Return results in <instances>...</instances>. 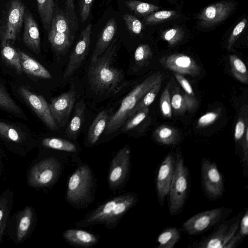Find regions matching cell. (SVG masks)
<instances>
[{
    "label": "cell",
    "mask_w": 248,
    "mask_h": 248,
    "mask_svg": "<svg viewBox=\"0 0 248 248\" xmlns=\"http://www.w3.org/2000/svg\"><path fill=\"white\" fill-rule=\"evenodd\" d=\"M119 43L114 39L109 46L95 61L91 62L88 70L89 82L92 89L100 93L118 90L124 80L123 72L115 67Z\"/></svg>",
    "instance_id": "6da1fadb"
},
{
    "label": "cell",
    "mask_w": 248,
    "mask_h": 248,
    "mask_svg": "<svg viewBox=\"0 0 248 248\" xmlns=\"http://www.w3.org/2000/svg\"><path fill=\"white\" fill-rule=\"evenodd\" d=\"M138 201L137 195L134 193L116 196L88 212L75 226L84 228L101 224L108 229H113Z\"/></svg>",
    "instance_id": "7a4b0ae2"
},
{
    "label": "cell",
    "mask_w": 248,
    "mask_h": 248,
    "mask_svg": "<svg viewBox=\"0 0 248 248\" xmlns=\"http://www.w3.org/2000/svg\"><path fill=\"white\" fill-rule=\"evenodd\" d=\"M163 77L160 72L154 73L133 89L122 100L118 110L109 117L105 134H112L120 128L143 96L155 84L163 80Z\"/></svg>",
    "instance_id": "3957f363"
},
{
    "label": "cell",
    "mask_w": 248,
    "mask_h": 248,
    "mask_svg": "<svg viewBox=\"0 0 248 248\" xmlns=\"http://www.w3.org/2000/svg\"><path fill=\"white\" fill-rule=\"evenodd\" d=\"M95 181L90 167H78L69 178L66 193L67 202L77 208H84L93 201Z\"/></svg>",
    "instance_id": "277c9868"
},
{
    "label": "cell",
    "mask_w": 248,
    "mask_h": 248,
    "mask_svg": "<svg viewBox=\"0 0 248 248\" xmlns=\"http://www.w3.org/2000/svg\"><path fill=\"white\" fill-rule=\"evenodd\" d=\"M189 187V172L182 155L175 157L174 175L169 190V211L171 215L179 214L186 202Z\"/></svg>",
    "instance_id": "5b68a950"
},
{
    "label": "cell",
    "mask_w": 248,
    "mask_h": 248,
    "mask_svg": "<svg viewBox=\"0 0 248 248\" xmlns=\"http://www.w3.org/2000/svg\"><path fill=\"white\" fill-rule=\"evenodd\" d=\"M25 11L20 0H10L6 4L0 19L1 46L16 40L23 24Z\"/></svg>",
    "instance_id": "8992f818"
},
{
    "label": "cell",
    "mask_w": 248,
    "mask_h": 248,
    "mask_svg": "<svg viewBox=\"0 0 248 248\" xmlns=\"http://www.w3.org/2000/svg\"><path fill=\"white\" fill-rule=\"evenodd\" d=\"M230 209L217 208L200 212L183 224L184 231L189 235H197L209 230L223 221L230 214Z\"/></svg>",
    "instance_id": "52a82bcc"
},
{
    "label": "cell",
    "mask_w": 248,
    "mask_h": 248,
    "mask_svg": "<svg viewBox=\"0 0 248 248\" xmlns=\"http://www.w3.org/2000/svg\"><path fill=\"white\" fill-rule=\"evenodd\" d=\"M131 160V149L125 145L119 150L111 161L108 175L110 189L116 190L126 180L129 173Z\"/></svg>",
    "instance_id": "ba28073f"
},
{
    "label": "cell",
    "mask_w": 248,
    "mask_h": 248,
    "mask_svg": "<svg viewBox=\"0 0 248 248\" xmlns=\"http://www.w3.org/2000/svg\"><path fill=\"white\" fill-rule=\"evenodd\" d=\"M203 190L208 198L216 200L223 194V178L216 164L209 159L203 160L201 166Z\"/></svg>",
    "instance_id": "9c48e42d"
},
{
    "label": "cell",
    "mask_w": 248,
    "mask_h": 248,
    "mask_svg": "<svg viewBox=\"0 0 248 248\" xmlns=\"http://www.w3.org/2000/svg\"><path fill=\"white\" fill-rule=\"evenodd\" d=\"M239 218L221 223L207 237L196 245L202 248H224L239 228Z\"/></svg>",
    "instance_id": "30bf717a"
},
{
    "label": "cell",
    "mask_w": 248,
    "mask_h": 248,
    "mask_svg": "<svg viewBox=\"0 0 248 248\" xmlns=\"http://www.w3.org/2000/svg\"><path fill=\"white\" fill-rule=\"evenodd\" d=\"M76 98V92L72 85L68 91L51 99L48 106L58 126L62 127L66 124L73 108Z\"/></svg>",
    "instance_id": "8fae6325"
},
{
    "label": "cell",
    "mask_w": 248,
    "mask_h": 248,
    "mask_svg": "<svg viewBox=\"0 0 248 248\" xmlns=\"http://www.w3.org/2000/svg\"><path fill=\"white\" fill-rule=\"evenodd\" d=\"M93 25L89 23L81 31L80 37L71 53L67 66L63 77L66 78L71 76L80 66L88 53Z\"/></svg>",
    "instance_id": "7c38bea8"
},
{
    "label": "cell",
    "mask_w": 248,
    "mask_h": 248,
    "mask_svg": "<svg viewBox=\"0 0 248 248\" xmlns=\"http://www.w3.org/2000/svg\"><path fill=\"white\" fill-rule=\"evenodd\" d=\"M19 92L24 100L45 124L50 129L56 130L58 125L51 115L48 104L44 97L31 92L24 86L19 88Z\"/></svg>",
    "instance_id": "4fadbf2b"
},
{
    "label": "cell",
    "mask_w": 248,
    "mask_h": 248,
    "mask_svg": "<svg viewBox=\"0 0 248 248\" xmlns=\"http://www.w3.org/2000/svg\"><path fill=\"white\" fill-rule=\"evenodd\" d=\"M175 158L171 154L164 159L159 168L156 180L157 196L160 205L164 203L166 196L169 194L174 175Z\"/></svg>",
    "instance_id": "5bb4252c"
},
{
    "label": "cell",
    "mask_w": 248,
    "mask_h": 248,
    "mask_svg": "<svg viewBox=\"0 0 248 248\" xmlns=\"http://www.w3.org/2000/svg\"><path fill=\"white\" fill-rule=\"evenodd\" d=\"M160 63L166 68L181 74L192 77L200 74L201 68L189 56L183 54H173L162 58Z\"/></svg>",
    "instance_id": "9a60e30c"
},
{
    "label": "cell",
    "mask_w": 248,
    "mask_h": 248,
    "mask_svg": "<svg viewBox=\"0 0 248 248\" xmlns=\"http://www.w3.org/2000/svg\"><path fill=\"white\" fill-rule=\"evenodd\" d=\"M234 8L231 1H221L205 8L199 16L201 26L210 27L224 20Z\"/></svg>",
    "instance_id": "2e32d148"
},
{
    "label": "cell",
    "mask_w": 248,
    "mask_h": 248,
    "mask_svg": "<svg viewBox=\"0 0 248 248\" xmlns=\"http://www.w3.org/2000/svg\"><path fill=\"white\" fill-rule=\"evenodd\" d=\"M23 41L29 49L36 53L40 51V35L38 25L29 11H25Z\"/></svg>",
    "instance_id": "e0dca14e"
},
{
    "label": "cell",
    "mask_w": 248,
    "mask_h": 248,
    "mask_svg": "<svg viewBox=\"0 0 248 248\" xmlns=\"http://www.w3.org/2000/svg\"><path fill=\"white\" fill-rule=\"evenodd\" d=\"M117 26L114 18L109 19L106 23L96 44L93 51L91 62L95 61L109 46L114 39Z\"/></svg>",
    "instance_id": "ac0fdd59"
},
{
    "label": "cell",
    "mask_w": 248,
    "mask_h": 248,
    "mask_svg": "<svg viewBox=\"0 0 248 248\" xmlns=\"http://www.w3.org/2000/svg\"><path fill=\"white\" fill-rule=\"evenodd\" d=\"M62 237L69 244L82 248H90L95 245L99 241L98 236L87 231L70 229L62 233Z\"/></svg>",
    "instance_id": "d6986e66"
},
{
    "label": "cell",
    "mask_w": 248,
    "mask_h": 248,
    "mask_svg": "<svg viewBox=\"0 0 248 248\" xmlns=\"http://www.w3.org/2000/svg\"><path fill=\"white\" fill-rule=\"evenodd\" d=\"M22 71L26 74L39 78L51 79L49 72L41 63L23 51L17 49Z\"/></svg>",
    "instance_id": "ffe728a7"
},
{
    "label": "cell",
    "mask_w": 248,
    "mask_h": 248,
    "mask_svg": "<svg viewBox=\"0 0 248 248\" xmlns=\"http://www.w3.org/2000/svg\"><path fill=\"white\" fill-rule=\"evenodd\" d=\"M85 107L83 100L76 105L73 116L65 132L67 136L71 139L76 140L79 135L84 119Z\"/></svg>",
    "instance_id": "44dd1931"
},
{
    "label": "cell",
    "mask_w": 248,
    "mask_h": 248,
    "mask_svg": "<svg viewBox=\"0 0 248 248\" xmlns=\"http://www.w3.org/2000/svg\"><path fill=\"white\" fill-rule=\"evenodd\" d=\"M109 118L108 112L104 110L94 119L88 132L87 141L91 145H94L105 131Z\"/></svg>",
    "instance_id": "7402d4cb"
},
{
    "label": "cell",
    "mask_w": 248,
    "mask_h": 248,
    "mask_svg": "<svg viewBox=\"0 0 248 248\" xmlns=\"http://www.w3.org/2000/svg\"><path fill=\"white\" fill-rule=\"evenodd\" d=\"M48 39L52 48L56 52L62 54L70 47L74 40V35L49 30Z\"/></svg>",
    "instance_id": "603a6c76"
},
{
    "label": "cell",
    "mask_w": 248,
    "mask_h": 248,
    "mask_svg": "<svg viewBox=\"0 0 248 248\" xmlns=\"http://www.w3.org/2000/svg\"><path fill=\"white\" fill-rule=\"evenodd\" d=\"M153 136L156 141L167 145L177 143L180 139L179 134L176 129L166 125H161L157 128Z\"/></svg>",
    "instance_id": "cb8c5ba5"
},
{
    "label": "cell",
    "mask_w": 248,
    "mask_h": 248,
    "mask_svg": "<svg viewBox=\"0 0 248 248\" xmlns=\"http://www.w3.org/2000/svg\"><path fill=\"white\" fill-rule=\"evenodd\" d=\"M1 55L4 62L17 73L21 74L23 72L18 51L9 42L1 46Z\"/></svg>",
    "instance_id": "d4e9b609"
},
{
    "label": "cell",
    "mask_w": 248,
    "mask_h": 248,
    "mask_svg": "<svg viewBox=\"0 0 248 248\" xmlns=\"http://www.w3.org/2000/svg\"><path fill=\"white\" fill-rule=\"evenodd\" d=\"M37 4L43 26L48 31L54 14V0H37Z\"/></svg>",
    "instance_id": "484cf974"
},
{
    "label": "cell",
    "mask_w": 248,
    "mask_h": 248,
    "mask_svg": "<svg viewBox=\"0 0 248 248\" xmlns=\"http://www.w3.org/2000/svg\"><path fill=\"white\" fill-rule=\"evenodd\" d=\"M180 238V232L177 228H166L157 237V247L159 248H173L178 242Z\"/></svg>",
    "instance_id": "4316f807"
},
{
    "label": "cell",
    "mask_w": 248,
    "mask_h": 248,
    "mask_svg": "<svg viewBox=\"0 0 248 248\" xmlns=\"http://www.w3.org/2000/svg\"><path fill=\"white\" fill-rule=\"evenodd\" d=\"M232 73L239 81L247 83L248 71L245 63L237 56L231 55L229 57Z\"/></svg>",
    "instance_id": "83f0119b"
},
{
    "label": "cell",
    "mask_w": 248,
    "mask_h": 248,
    "mask_svg": "<svg viewBox=\"0 0 248 248\" xmlns=\"http://www.w3.org/2000/svg\"><path fill=\"white\" fill-rule=\"evenodd\" d=\"M43 144L47 147L70 153H76L77 146L72 142L66 140L57 138H46L43 140Z\"/></svg>",
    "instance_id": "f1b7e54d"
},
{
    "label": "cell",
    "mask_w": 248,
    "mask_h": 248,
    "mask_svg": "<svg viewBox=\"0 0 248 248\" xmlns=\"http://www.w3.org/2000/svg\"><path fill=\"white\" fill-rule=\"evenodd\" d=\"M72 27L66 15L62 12H57L53 14L50 30L73 34Z\"/></svg>",
    "instance_id": "f546056e"
},
{
    "label": "cell",
    "mask_w": 248,
    "mask_h": 248,
    "mask_svg": "<svg viewBox=\"0 0 248 248\" xmlns=\"http://www.w3.org/2000/svg\"><path fill=\"white\" fill-rule=\"evenodd\" d=\"M124 3L131 11L141 16H147L159 9V7L155 5L139 0H129Z\"/></svg>",
    "instance_id": "4dcf8cb0"
},
{
    "label": "cell",
    "mask_w": 248,
    "mask_h": 248,
    "mask_svg": "<svg viewBox=\"0 0 248 248\" xmlns=\"http://www.w3.org/2000/svg\"><path fill=\"white\" fill-rule=\"evenodd\" d=\"M0 108L10 113L16 115L22 114V111L16 102L10 96L5 88L0 83Z\"/></svg>",
    "instance_id": "1f68e13d"
},
{
    "label": "cell",
    "mask_w": 248,
    "mask_h": 248,
    "mask_svg": "<svg viewBox=\"0 0 248 248\" xmlns=\"http://www.w3.org/2000/svg\"><path fill=\"white\" fill-rule=\"evenodd\" d=\"M162 81L157 82L146 93L132 111L130 117L140 109L148 107L154 102L161 88Z\"/></svg>",
    "instance_id": "d6a6232c"
},
{
    "label": "cell",
    "mask_w": 248,
    "mask_h": 248,
    "mask_svg": "<svg viewBox=\"0 0 248 248\" xmlns=\"http://www.w3.org/2000/svg\"><path fill=\"white\" fill-rule=\"evenodd\" d=\"M149 112V108H143L129 117L122 126V131H130L140 124L146 117Z\"/></svg>",
    "instance_id": "836d02e7"
},
{
    "label": "cell",
    "mask_w": 248,
    "mask_h": 248,
    "mask_svg": "<svg viewBox=\"0 0 248 248\" xmlns=\"http://www.w3.org/2000/svg\"><path fill=\"white\" fill-rule=\"evenodd\" d=\"M123 18L128 30L135 34H140L142 29L140 21L135 16L129 14L123 15Z\"/></svg>",
    "instance_id": "e575fe53"
},
{
    "label": "cell",
    "mask_w": 248,
    "mask_h": 248,
    "mask_svg": "<svg viewBox=\"0 0 248 248\" xmlns=\"http://www.w3.org/2000/svg\"><path fill=\"white\" fill-rule=\"evenodd\" d=\"M160 107L162 115L167 118H171L172 109L169 87L164 89L160 97Z\"/></svg>",
    "instance_id": "d590c367"
},
{
    "label": "cell",
    "mask_w": 248,
    "mask_h": 248,
    "mask_svg": "<svg viewBox=\"0 0 248 248\" xmlns=\"http://www.w3.org/2000/svg\"><path fill=\"white\" fill-rule=\"evenodd\" d=\"M171 108L175 112L182 113L188 110V106L184 95L179 92H175L171 99Z\"/></svg>",
    "instance_id": "8d00e7d4"
},
{
    "label": "cell",
    "mask_w": 248,
    "mask_h": 248,
    "mask_svg": "<svg viewBox=\"0 0 248 248\" xmlns=\"http://www.w3.org/2000/svg\"><path fill=\"white\" fill-rule=\"evenodd\" d=\"M175 14L176 12L174 11H160L146 16L144 21L146 24H153L170 18Z\"/></svg>",
    "instance_id": "74e56055"
},
{
    "label": "cell",
    "mask_w": 248,
    "mask_h": 248,
    "mask_svg": "<svg viewBox=\"0 0 248 248\" xmlns=\"http://www.w3.org/2000/svg\"><path fill=\"white\" fill-rule=\"evenodd\" d=\"M152 52L150 46L146 44L139 46L134 53V59L136 63L142 64L151 56Z\"/></svg>",
    "instance_id": "f35d334b"
},
{
    "label": "cell",
    "mask_w": 248,
    "mask_h": 248,
    "mask_svg": "<svg viewBox=\"0 0 248 248\" xmlns=\"http://www.w3.org/2000/svg\"><path fill=\"white\" fill-rule=\"evenodd\" d=\"M0 134L14 141L19 140V135L16 129L1 121H0Z\"/></svg>",
    "instance_id": "ab89813d"
},
{
    "label": "cell",
    "mask_w": 248,
    "mask_h": 248,
    "mask_svg": "<svg viewBox=\"0 0 248 248\" xmlns=\"http://www.w3.org/2000/svg\"><path fill=\"white\" fill-rule=\"evenodd\" d=\"M181 31L178 28H172L166 31L162 35V38L170 45L176 44L182 38Z\"/></svg>",
    "instance_id": "60d3db41"
},
{
    "label": "cell",
    "mask_w": 248,
    "mask_h": 248,
    "mask_svg": "<svg viewBox=\"0 0 248 248\" xmlns=\"http://www.w3.org/2000/svg\"><path fill=\"white\" fill-rule=\"evenodd\" d=\"M247 23V19L244 18L233 29L228 40V49L229 50L232 48L235 41L245 29Z\"/></svg>",
    "instance_id": "b9f144b4"
},
{
    "label": "cell",
    "mask_w": 248,
    "mask_h": 248,
    "mask_svg": "<svg viewBox=\"0 0 248 248\" xmlns=\"http://www.w3.org/2000/svg\"><path fill=\"white\" fill-rule=\"evenodd\" d=\"M66 15L67 16L73 28L77 27V18L75 12V0H65Z\"/></svg>",
    "instance_id": "7bdbcfd3"
},
{
    "label": "cell",
    "mask_w": 248,
    "mask_h": 248,
    "mask_svg": "<svg viewBox=\"0 0 248 248\" xmlns=\"http://www.w3.org/2000/svg\"><path fill=\"white\" fill-rule=\"evenodd\" d=\"M219 114L216 111H211L203 114L198 119L197 126L203 127L212 124L217 119Z\"/></svg>",
    "instance_id": "ee69618b"
},
{
    "label": "cell",
    "mask_w": 248,
    "mask_h": 248,
    "mask_svg": "<svg viewBox=\"0 0 248 248\" xmlns=\"http://www.w3.org/2000/svg\"><path fill=\"white\" fill-rule=\"evenodd\" d=\"M174 76L184 90L186 94L190 96L195 97V94L191 84L182 74L175 72Z\"/></svg>",
    "instance_id": "f6af8a7d"
},
{
    "label": "cell",
    "mask_w": 248,
    "mask_h": 248,
    "mask_svg": "<svg viewBox=\"0 0 248 248\" xmlns=\"http://www.w3.org/2000/svg\"><path fill=\"white\" fill-rule=\"evenodd\" d=\"M94 0H80V15L82 22L86 21L90 14Z\"/></svg>",
    "instance_id": "bcb514c9"
},
{
    "label": "cell",
    "mask_w": 248,
    "mask_h": 248,
    "mask_svg": "<svg viewBox=\"0 0 248 248\" xmlns=\"http://www.w3.org/2000/svg\"><path fill=\"white\" fill-rule=\"evenodd\" d=\"M246 128L245 121L241 117H239L234 129V137L236 142H238L242 140L244 135Z\"/></svg>",
    "instance_id": "7dc6e473"
},
{
    "label": "cell",
    "mask_w": 248,
    "mask_h": 248,
    "mask_svg": "<svg viewBox=\"0 0 248 248\" xmlns=\"http://www.w3.org/2000/svg\"><path fill=\"white\" fill-rule=\"evenodd\" d=\"M239 229L238 231L243 236H247L248 234V211L246 210L244 216L241 218L239 225Z\"/></svg>",
    "instance_id": "c3c4849f"
},
{
    "label": "cell",
    "mask_w": 248,
    "mask_h": 248,
    "mask_svg": "<svg viewBox=\"0 0 248 248\" xmlns=\"http://www.w3.org/2000/svg\"><path fill=\"white\" fill-rule=\"evenodd\" d=\"M243 150V160L247 165L248 161V128L247 126L244 134L243 140L242 142Z\"/></svg>",
    "instance_id": "681fc988"
},
{
    "label": "cell",
    "mask_w": 248,
    "mask_h": 248,
    "mask_svg": "<svg viewBox=\"0 0 248 248\" xmlns=\"http://www.w3.org/2000/svg\"><path fill=\"white\" fill-rule=\"evenodd\" d=\"M243 237H244L237 230L236 233L233 235V236L225 246L224 248H235L236 247V244H238Z\"/></svg>",
    "instance_id": "f907efd6"
},
{
    "label": "cell",
    "mask_w": 248,
    "mask_h": 248,
    "mask_svg": "<svg viewBox=\"0 0 248 248\" xmlns=\"http://www.w3.org/2000/svg\"><path fill=\"white\" fill-rule=\"evenodd\" d=\"M30 218L28 217L25 216L22 217L19 223L20 230L22 232L26 231L30 226Z\"/></svg>",
    "instance_id": "816d5d0a"
},
{
    "label": "cell",
    "mask_w": 248,
    "mask_h": 248,
    "mask_svg": "<svg viewBox=\"0 0 248 248\" xmlns=\"http://www.w3.org/2000/svg\"><path fill=\"white\" fill-rule=\"evenodd\" d=\"M3 216V212L1 210H0V220H1Z\"/></svg>",
    "instance_id": "f5cc1de1"
}]
</instances>
